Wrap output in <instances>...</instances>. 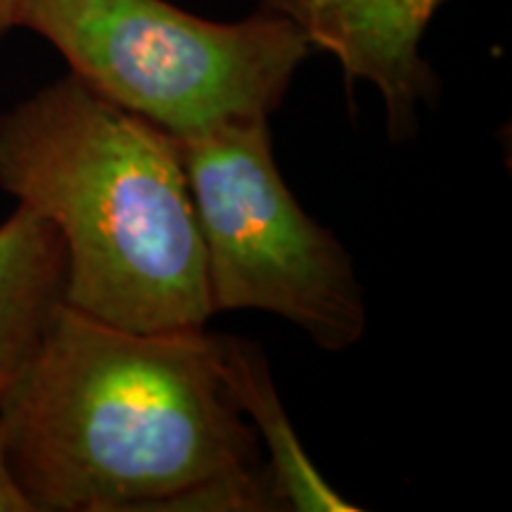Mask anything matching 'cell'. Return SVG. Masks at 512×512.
I'll list each match as a JSON object with an SVG mask.
<instances>
[{"mask_svg": "<svg viewBox=\"0 0 512 512\" xmlns=\"http://www.w3.org/2000/svg\"><path fill=\"white\" fill-rule=\"evenodd\" d=\"M0 432L34 512H157L264 465L214 335L126 330L67 304L0 401Z\"/></svg>", "mask_w": 512, "mask_h": 512, "instance_id": "1", "label": "cell"}, {"mask_svg": "<svg viewBox=\"0 0 512 512\" xmlns=\"http://www.w3.org/2000/svg\"><path fill=\"white\" fill-rule=\"evenodd\" d=\"M15 24L46 38L93 91L176 138L271 119L311 53L297 24L264 8L211 22L169 0H17Z\"/></svg>", "mask_w": 512, "mask_h": 512, "instance_id": "3", "label": "cell"}, {"mask_svg": "<svg viewBox=\"0 0 512 512\" xmlns=\"http://www.w3.org/2000/svg\"><path fill=\"white\" fill-rule=\"evenodd\" d=\"M15 17H17V0H0V38L8 34V31L17 29Z\"/></svg>", "mask_w": 512, "mask_h": 512, "instance_id": "9", "label": "cell"}, {"mask_svg": "<svg viewBox=\"0 0 512 512\" xmlns=\"http://www.w3.org/2000/svg\"><path fill=\"white\" fill-rule=\"evenodd\" d=\"M176 140L214 313H273L323 351L358 344L368 306L354 259L287 188L268 119L223 121Z\"/></svg>", "mask_w": 512, "mask_h": 512, "instance_id": "4", "label": "cell"}, {"mask_svg": "<svg viewBox=\"0 0 512 512\" xmlns=\"http://www.w3.org/2000/svg\"><path fill=\"white\" fill-rule=\"evenodd\" d=\"M0 190L57 228L72 309L140 332L214 316L176 136L79 76L0 112Z\"/></svg>", "mask_w": 512, "mask_h": 512, "instance_id": "2", "label": "cell"}, {"mask_svg": "<svg viewBox=\"0 0 512 512\" xmlns=\"http://www.w3.org/2000/svg\"><path fill=\"white\" fill-rule=\"evenodd\" d=\"M219 370L235 406L245 415L268 453V472L283 510L356 512L358 505L339 496L306 456L285 403L275 389L264 349L235 335H214Z\"/></svg>", "mask_w": 512, "mask_h": 512, "instance_id": "7", "label": "cell"}, {"mask_svg": "<svg viewBox=\"0 0 512 512\" xmlns=\"http://www.w3.org/2000/svg\"><path fill=\"white\" fill-rule=\"evenodd\" d=\"M294 22L311 50H328L347 83L368 79L380 88L392 143L418 131V105L432 102L439 79L422 60L420 38L441 0H254Z\"/></svg>", "mask_w": 512, "mask_h": 512, "instance_id": "5", "label": "cell"}, {"mask_svg": "<svg viewBox=\"0 0 512 512\" xmlns=\"http://www.w3.org/2000/svg\"><path fill=\"white\" fill-rule=\"evenodd\" d=\"M67 256L57 228L17 204L0 223V401L36 356L64 304Z\"/></svg>", "mask_w": 512, "mask_h": 512, "instance_id": "6", "label": "cell"}, {"mask_svg": "<svg viewBox=\"0 0 512 512\" xmlns=\"http://www.w3.org/2000/svg\"><path fill=\"white\" fill-rule=\"evenodd\" d=\"M0 512H34L12 472L3 432H0Z\"/></svg>", "mask_w": 512, "mask_h": 512, "instance_id": "8", "label": "cell"}]
</instances>
